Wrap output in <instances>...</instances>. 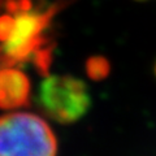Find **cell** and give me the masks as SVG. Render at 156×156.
<instances>
[{"mask_svg":"<svg viewBox=\"0 0 156 156\" xmlns=\"http://www.w3.org/2000/svg\"><path fill=\"white\" fill-rule=\"evenodd\" d=\"M57 140L42 117L12 112L0 117V156H56Z\"/></svg>","mask_w":156,"mask_h":156,"instance_id":"1","label":"cell"},{"mask_svg":"<svg viewBox=\"0 0 156 156\" xmlns=\"http://www.w3.org/2000/svg\"><path fill=\"white\" fill-rule=\"evenodd\" d=\"M41 111L56 122L72 124L86 115L91 98L83 81L70 76H47L37 94Z\"/></svg>","mask_w":156,"mask_h":156,"instance_id":"2","label":"cell"},{"mask_svg":"<svg viewBox=\"0 0 156 156\" xmlns=\"http://www.w3.org/2000/svg\"><path fill=\"white\" fill-rule=\"evenodd\" d=\"M31 83L17 66L0 68V109H18L30 103Z\"/></svg>","mask_w":156,"mask_h":156,"instance_id":"3","label":"cell"},{"mask_svg":"<svg viewBox=\"0 0 156 156\" xmlns=\"http://www.w3.org/2000/svg\"><path fill=\"white\" fill-rule=\"evenodd\" d=\"M87 69L91 77L94 78H101L108 72V62L101 57H94L91 58L87 64Z\"/></svg>","mask_w":156,"mask_h":156,"instance_id":"4","label":"cell"},{"mask_svg":"<svg viewBox=\"0 0 156 156\" xmlns=\"http://www.w3.org/2000/svg\"><path fill=\"white\" fill-rule=\"evenodd\" d=\"M155 70H156V69H155Z\"/></svg>","mask_w":156,"mask_h":156,"instance_id":"5","label":"cell"}]
</instances>
